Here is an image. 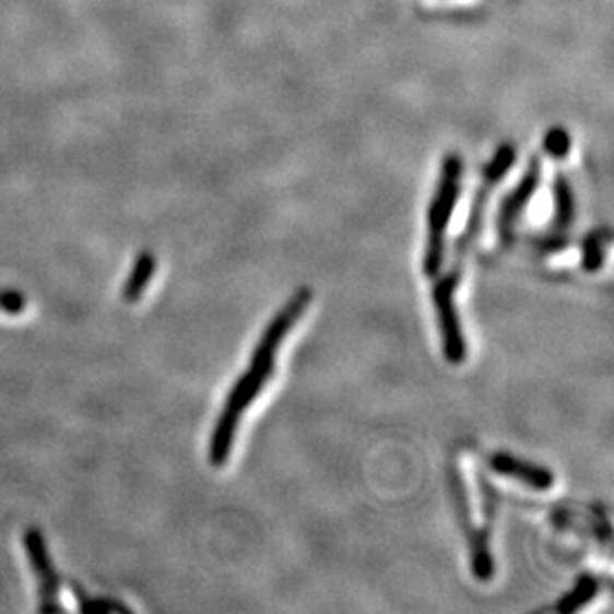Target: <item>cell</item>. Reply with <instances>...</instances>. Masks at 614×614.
Here are the masks:
<instances>
[{
	"mask_svg": "<svg viewBox=\"0 0 614 614\" xmlns=\"http://www.w3.org/2000/svg\"><path fill=\"white\" fill-rule=\"evenodd\" d=\"M450 492L453 497V507L460 519L461 529L468 539L470 553H472L473 575L482 582L492 581L494 579L495 563L492 555V531L485 527H475L472 519V507H470V497L465 492V483L461 477L460 470L456 463H450Z\"/></svg>",
	"mask_w": 614,
	"mask_h": 614,
	"instance_id": "obj_4",
	"label": "cell"
},
{
	"mask_svg": "<svg viewBox=\"0 0 614 614\" xmlns=\"http://www.w3.org/2000/svg\"><path fill=\"white\" fill-rule=\"evenodd\" d=\"M570 140L569 133L560 128H555L547 133L545 138V152L548 155H555V157H565L569 154Z\"/></svg>",
	"mask_w": 614,
	"mask_h": 614,
	"instance_id": "obj_12",
	"label": "cell"
},
{
	"mask_svg": "<svg viewBox=\"0 0 614 614\" xmlns=\"http://www.w3.org/2000/svg\"><path fill=\"white\" fill-rule=\"evenodd\" d=\"M513 162H516V147L511 143H504L495 152L492 162L485 165L482 184H480V189L475 191L465 229H463L460 239L456 241V247H453L450 271L444 276H439L436 285H434L432 298H434L439 330H441L444 356L450 364H461L468 356L465 336H463V330H461L460 315H458V305H456V293H458V286L461 283L465 259L470 257V252L473 251L475 243L482 235L485 211H487L492 191L509 174Z\"/></svg>",
	"mask_w": 614,
	"mask_h": 614,
	"instance_id": "obj_2",
	"label": "cell"
},
{
	"mask_svg": "<svg viewBox=\"0 0 614 614\" xmlns=\"http://www.w3.org/2000/svg\"><path fill=\"white\" fill-rule=\"evenodd\" d=\"M599 592H601L599 577H594L591 572H585L577 579L575 587L560 599L555 606V611L560 614L577 613V611H581L582 606L591 603Z\"/></svg>",
	"mask_w": 614,
	"mask_h": 614,
	"instance_id": "obj_9",
	"label": "cell"
},
{
	"mask_svg": "<svg viewBox=\"0 0 614 614\" xmlns=\"http://www.w3.org/2000/svg\"><path fill=\"white\" fill-rule=\"evenodd\" d=\"M555 221H553V233L565 235L575 223V196L570 189L569 179L565 176L555 177Z\"/></svg>",
	"mask_w": 614,
	"mask_h": 614,
	"instance_id": "obj_10",
	"label": "cell"
},
{
	"mask_svg": "<svg viewBox=\"0 0 614 614\" xmlns=\"http://www.w3.org/2000/svg\"><path fill=\"white\" fill-rule=\"evenodd\" d=\"M26 305H28V300L24 298L23 293L11 291V288L0 291V310H4L9 315H21Z\"/></svg>",
	"mask_w": 614,
	"mask_h": 614,
	"instance_id": "obj_13",
	"label": "cell"
},
{
	"mask_svg": "<svg viewBox=\"0 0 614 614\" xmlns=\"http://www.w3.org/2000/svg\"><path fill=\"white\" fill-rule=\"evenodd\" d=\"M24 548L31 560L34 577L38 582V594H40V611H58L60 604L56 603V594L60 589V579L56 575L55 565L50 559V553L46 547V541L38 529H28L24 533Z\"/></svg>",
	"mask_w": 614,
	"mask_h": 614,
	"instance_id": "obj_6",
	"label": "cell"
},
{
	"mask_svg": "<svg viewBox=\"0 0 614 614\" xmlns=\"http://www.w3.org/2000/svg\"><path fill=\"white\" fill-rule=\"evenodd\" d=\"M461 176H463V162L460 155H448L441 165L438 189L428 209V245H426L422 271L429 279H436L446 263V239H448V227L453 209L460 199Z\"/></svg>",
	"mask_w": 614,
	"mask_h": 614,
	"instance_id": "obj_3",
	"label": "cell"
},
{
	"mask_svg": "<svg viewBox=\"0 0 614 614\" xmlns=\"http://www.w3.org/2000/svg\"><path fill=\"white\" fill-rule=\"evenodd\" d=\"M157 271V259L152 252L143 251L132 267V273L126 281L121 296L126 303H138L142 298L143 291L150 285L152 276Z\"/></svg>",
	"mask_w": 614,
	"mask_h": 614,
	"instance_id": "obj_8",
	"label": "cell"
},
{
	"mask_svg": "<svg viewBox=\"0 0 614 614\" xmlns=\"http://www.w3.org/2000/svg\"><path fill=\"white\" fill-rule=\"evenodd\" d=\"M539 184H541V160L533 157L526 174L521 177V181L517 184L511 193L505 196L501 205H499V211H497V235H499L501 243H511V239H513L517 221L521 217V213L526 211L531 198L535 196Z\"/></svg>",
	"mask_w": 614,
	"mask_h": 614,
	"instance_id": "obj_5",
	"label": "cell"
},
{
	"mask_svg": "<svg viewBox=\"0 0 614 614\" xmlns=\"http://www.w3.org/2000/svg\"><path fill=\"white\" fill-rule=\"evenodd\" d=\"M310 300H312V291L307 286L298 288L295 295L286 300L285 307L281 308L267 324V329L263 330L261 339L252 351L249 368L239 376V380L235 385L231 386L225 406L221 410L217 424L211 434V441H209L211 465L220 468L229 460L243 414L247 412V408H251L252 402L261 395L264 386L271 380L276 352L283 346L291 330L295 329L296 322L303 319Z\"/></svg>",
	"mask_w": 614,
	"mask_h": 614,
	"instance_id": "obj_1",
	"label": "cell"
},
{
	"mask_svg": "<svg viewBox=\"0 0 614 614\" xmlns=\"http://www.w3.org/2000/svg\"><path fill=\"white\" fill-rule=\"evenodd\" d=\"M609 231H591L581 245V267L587 273H599L603 269Z\"/></svg>",
	"mask_w": 614,
	"mask_h": 614,
	"instance_id": "obj_11",
	"label": "cell"
},
{
	"mask_svg": "<svg viewBox=\"0 0 614 614\" xmlns=\"http://www.w3.org/2000/svg\"><path fill=\"white\" fill-rule=\"evenodd\" d=\"M489 468L495 473L511 477L516 482L526 483L527 487L538 492H548L555 485V475L547 468L538 465L533 461L519 460L507 451H495L489 458Z\"/></svg>",
	"mask_w": 614,
	"mask_h": 614,
	"instance_id": "obj_7",
	"label": "cell"
}]
</instances>
